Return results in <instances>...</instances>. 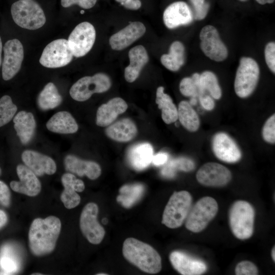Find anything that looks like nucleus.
Listing matches in <instances>:
<instances>
[{
  "label": "nucleus",
  "mask_w": 275,
  "mask_h": 275,
  "mask_svg": "<svg viewBox=\"0 0 275 275\" xmlns=\"http://www.w3.org/2000/svg\"><path fill=\"white\" fill-rule=\"evenodd\" d=\"M61 229L59 218L49 216L33 221L29 233V246L32 253L38 256L51 253L54 249Z\"/></svg>",
  "instance_id": "obj_1"
},
{
  "label": "nucleus",
  "mask_w": 275,
  "mask_h": 275,
  "mask_svg": "<svg viewBox=\"0 0 275 275\" xmlns=\"http://www.w3.org/2000/svg\"><path fill=\"white\" fill-rule=\"evenodd\" d=\"M122 253L129 262L145 272L155 274L161 269V259L158 253L150 245L137 239H126Z\"/></svg>",
  "instance_id": "obj_2"
},
{
  "label": "nucleus",
  "mask_w": 275,
  "mask_h": 275,
  "mask_svg": "<svg viewBox=\"0 0 275 275\" xmlns=\"http://www.w3.org/2000/svg\"><path fill=\"white\" fill-rule=\"evenodd\" d=\"M255 210L250 203L242 200L235 202L229 212V221L233 235L241 240L250 238L254 231Z\"/></svg>",
  "instance_id": "obj_3"
},
{
  "label": "nucleus",
  "mask_w": 275,
  "mask_h": 275,
  "mask_svg": "<svg viewBox=\"0 0 275 275\" xmlns=\"http://www.w3.org/2000/svg\"><path fill=\"white\" fill-rule=\"evenodd\" d=\"M11 13L15 23L23 29L37 30L46 22L43 9L34 0H19L14 3Z\"/></svg>",
  "instance_id": "obj_4"
},
{
  "label": "nucleus",
  "mask_w": 275,
  "mask_h": 275,
  "mask_svg": "<svg viewBox=\"0 0 275 275\" xmlns=\"http://www.w3.org/2000/svg\"><path fill=\"white\" fill-rule=\"evenodd\" d=\"M191 204L192 197L189 192L175 191L165 207L161 223L169 228L180 227L185 221Z\"/></svg>",
  "instance_id": "obj_5"
},
{
  "label": "nucleus",
  "mask_w": 275,
  "mask_h": 275,
  "mask_svg": "<svg viewBox=\"0 0 275 275\" xmlns=\"http://www.w3.org/2000/svg\"><path fill=\"white\" fill-rule=\"evenodd\" d=\"M218 208L216 200L212 197L199 199L191 207L185 219L186 229L194 233L201 232L215 216Z\"/></svg>",
  "instance_id": "obj_6"
},
{
  "label": "nucleus",
  "mask_w": 275,
  "mask_h": 275,
  "mask_svg": "<svg viewBox=\"0 0 275 275\" xmlns=\"http://www.w3.org/2000/svg\"><path fill=\"white\" fill-rule=\"evenodd\" d=\"M259 74V66L253 59L249 57L241 58L234 82L236 95L240 98L249 96L256 88Z\"/></svg>",
  "instance_id": "obj_7"
},
{
  "label": "nucleus",
  "mask_w": 275,
  "mask_h": 275,
  "mask_svg": "<svg viewBox=\"0 0 275 275\" xmlns=\"http://www.w3.org/2000/svg\"><path fill=\"white\" fill-rule=\"evenodd\" d=\"M111 86L109 77L103 73H98L93 76H84L78 79L71 87L69 93L74 100L84 101L94 93L107 91Z\"/></svg>",
  "instance_id": "obj_8"
},
{
  "label": "nucleus",
  "mask_w": 275,
  "mask_h": 275,
  "mask_svg": "<svg viewBox=\"0 0 275 275\" xmlns=\"http://www.w3.org/2000/svg\"><path fill=\"white\" fill-rule=\"evenodd\" d=\"M73 57L68 40L59 39L52 41L46 46L39 62L45 67L56 68L68 65Z\"/></svg>",
  "instance_id": "obj_9"
},
{
  "label": "nucleus",
  "mask_w": 275,
  "mask_h": 275,
  "mask_svg": "<svg viewBox=\"0 0 275 275\" xmlns=\"http://www.w3.org/2000/svg\"><path fill=\"white\" fill-rule=\"evenodd\" d=\"M96 39V31L89 22L76 25L70 34L68 42L73 56L79 58L85 56L92 48Z\"/></svg>",
  "instance_id": "obj_10"
},
{
  "label": "nucleus",
  "mask_w": 275,
  "mask_h": 275,
  "mask_svg": "<svg viewBox=\"0 0 275 275\" xmlns=\"http://www.w3.org/2000/svg\"><path fill=\"white\" fill-rule=\"evenodd\" d=\"M98 205L93 202L88 203L80 214L79 226L82 234L91 243L98 244L104 238L105 231L97 220Z\"/></svg>",
  "instance_id": "obj_11"
},
{
  "label": "nucleus",
  "mask_w": 275,
  "mask_h": 275,
  "mask_svg": "<svg viewBox=\"0 0 275 275\" xmlns=\"http://www.w3.org/2000/svg\"><path fill=\"white\" fill-rule=\"evenodd\" d=\"M200 39L202 51L210 59L221 62L227 58V48L213 26L208 25L204 26L200 32Z\"/></svg>",
  "instance_id": "obj_12"
},
{
  "label": "nucleus",
  "mask_w": 275,
  "mask_h": 275,
  "mask_svg": "<svg viewBox=\"0 0 275 275\" xmlns=\"http://www.w3.org/2000/svg\"><path fill=\"white\" fill-rule=\"evenodd\" d=\"M2 77L5 80L12 79L19 71L23 60V47L17 39L7 41L4 46Z\"/></svg>",
  "instance_id": "obj_13"
},
{
  "label": "nucleus",
  "mask_w": 275,
  "mask_h": 275,
  "mask_svg": "<svg viewBox=\"0 0 275 275\" xmlns=\"http://www.w3.org/2000/svg\"><path fill=\"white\" fill-rule=\"evenodd\" d=\"M196 178L198 181L203 185L221 187L230 181L232 175L225 166L218 163L207 162L198 171Z\"/></svg>",
  "instance_id": "obj_14"
},
{
  "label": "nucleus",
  "mask_w": 275,
  "mask_h": 275,
  "mask_svg": "<svg viewBox=\"0 0 275 275\" xmlns=\"http://www.w3.org/2000/svg\"><path fill=\"white\" fill-rule=\"evenodd\" d=\"M169 259L174 269L183 275H199L207 269L204 262L180 251L171 252Z\"/></svg>",
  "instance_id": "obj_15"
},
{
  "label": "nucleus",
  "mask_w": 275,
  "mask_h": 275,
  "mask_svg": "<svg viewBox=\"0 0 275 275\" xmlns=\"http://www.w3.org/2000/svg\"><path fill=\"white\" fill-rule=\"evenodd\" d=\"M212 149L215 156L220 160L234 163L240 160L241 152L234 141L226 133L216 134L212 140Z\"/></svg>",
  "instance_id": "obj_16"
},
{
  "label": "nucleus",
  "mask_w": 275,
  "mask_h": 275,
  "mask_svg": "<svg viewBox=\"0 0 275 275\" xmlns=\"http://www.w3.org/2000/svg\"><path fill=\"white\" fill-rule=\"evenodd\" d=\"M16 171L19 181L10 182L12 189L31 197L39 194L41 185L37 176L26 166L22 164L17 166Z\"/></svg>",
  "instance_id": "obj_17"
},
{
  "label": "nucleus",
  "mask_w": 275,
  "mask_h": 275,
  "mask_svg": "<svg viewBox=\"0 0 275 275\" xmlns=\"http://www.w3.org/2000/svg\"><path fill=\"white\" fill-rule=\"evenodd\" d=\"M146 27L141 22L135 21L113 34L109 43L112 48L115 50H122L144 35Z\"/></svg>",
  "instance_id": "obj_18"
},
{
  "label": "nucleus",
  "mask_w": 275,
  "mask_h": 275,
  "mask_svg": "<svg viewBox=\"0 0 275 275\" xmlns=\"http://www.w3.org/2000/svg\"><path fill=\"white\" fill-rule=\"evenodd\" d=\"M25 166L36 176L53 174L57 170L54 161L50 157L33 150H25L21 155Z\"/></svg>",
  "instance_id": "obj_19"
},
{
  "label": "nucleus",
  "mask_w": 275,
  "mask_h": 275,
  "mask_svg": "<svg viewBox=\"0 0 275 275\" xmlns=\"http://www.w3.org/2000/svg\"><path fill=\"white\" fill-rule=\"evenodd\" d=\"M193 19L192 12L184 2H176L171 4L164 10L163 20L169 29H174L181 25L190 23Z\"/></svg>",
  "instance_id": "obj_20"
},
{
  "label": "nucleus",
  "mask_w": 275,
  "mask_h": 275,
  "mask_svg": "<svg viewBox=\"0 0 275 275\" xmlns=\"http://www.w3.org/2000/svg\"><path fill=\"white\" fill-rule=\"evenodd\" d=\"M127 104L122 98L115 97L111 99L98 107L96 113L97 125L105 127L111 125L119 115L127 110Z\"/></svg>",
  "instance_id": "obj_21"
},
{
  "label": "nucleus",
  "mask_w": 275,
  "mask_h": 275,
  "mask_svg": "<svg viewBox=\"0 0 275 275\" xmlns=\"http://www.w3.org/2000/svg\"><path fill=\"white\" fill-rule=\"evenodd\" d=\"M64 164L67 171L80 177L86 176L92 180L98 178L101 173V168L97 163L82 160L73 155L66 156Z\"/></svg>",
  "instance_id": "obj_22"
},
{
  "label": "nucleus",
  "mask_w": 275,
  "mask_h": 275,
  "mask_svg": "<svg viewBox=\"0 0 275 275\" xmlns=\"http://www.w3.org/2000/svg\"><path fill=\"white\" fill-rule=\"evenodd\" d=\"M129 64L124 70V77L128 82L134 81L149 61L147 50L142 45L131 48L128 52Z\"/></svg>",
  "instance_id": "obj_23"
},
{
  "label": "nucleus",
  "mask_w": 275,
  "mask_h": 275,
  "mask_svg": "<svg viewBox=\"0 0 275 275\" xmlns=\"http://www.w3.org/2000/svg\"><path fill=\"white\" fill-rule=\"evenodd\" d=\"M153 156L152 146L148 143H139L131 146L127 153L129 164L136 171L147 168L152 162Z\"/></svg>",
  "instance_id": "obj_24"
},
{
  "label": "nucleus",
  "mask_w": 275,
  "mask_h": 275,
  "mask_svg": "<svg viewBox=\"0 0 275 275\" xmlns=\"http://www.w3.org/2000/svg\"><path fill=\"white\" fill-rule=\"evenodd\" d=\"M137 131L134 123L129 118H124L109 125L105 130V134L114 141L127 142L135 137Z\"/></svg>",
  "instance_id": "obj_25"
},
{
  "label": "nucleus",
  "mask_w": 275,
  "mask_h": 275,
  "mask_svg": "<svg viewBox=\"0 0 275 275\" xmlns=\"http://www.w3.org/2000/svg\"><path fill=\"white\" fill-rule=\"evenodd\" d=\"M14 127L21 143L28 144L33 139L36 128V121L31 113L20 111L14 117Z\"/></svg>",
  "instance_id": "obj_26"
},
{
  "label": "nucleus",
  "mask_w": 275,
  "mask_h": 275,
  "mask_svg": "<svg viewBox=\"0 0 275 275\" xmlns=\"http://www.w3.org/2000/svg\"><path fill=\"white\" fill-rule=\"evenodd\" d=\"M46 127L50 131L63 134L75 133L78 128L72 116L66 111L53 115L47 121Z\"/></svg>",
  "instance_id": "obj_27"
},
{
  "label": "nucleus",
  "mask_w": 275,
  "mask_h": 275,
  "mask_svg": "<svg viewBox=\"0 0 275 275\" xmlns=\"http://www.w3.org/2000/svg\"><path fill=\"white\" fill-rule=\"evenodd\" d=\"M156 103L161 111V118L167 124L174 123L178 119V109L171 97L164 93V88H157L156 93Z\"/></svg>",
  "instance_id": "obj_28"
},
{
  "label": "nucleus",
  "mask_w": 275,
  "mask_h": 275,
  "mask_svg": "<svg viewBox=\"0 0 275 275\" xmlns=\"http://www.w3.org/2000/svg\"><path fill=\"white\" fill-rule=\"evenodd\" d=\"M184 47L178 41L172 43L168 54H164L160 58L161 64L172 71H178L184 63Z\"/></svg>",
  "instance_id": "obj_29"
},
{
  "label": "nucleus",
  "mask_w": 275,
  "mask_h": 275,
  "mask_svg": "<svg viewBox=\"0 0 275 275\" xmlns=\"http://www.w3.org/2000/svg\"><path fill=\"white\" fill-rule=\"evenodd\" d=\"M144 191L145 187L141 183L124 185L119 189L117 201L124 207L130 208L141 199Z\"/></svg>",
  "instance_id": "obj_30"
},
{
  "label": "nucleus",
  "mask_w": 275,
  "mask_h": 275,
  "mask_svg": "<svg viewBox=\"0 0 275 275\" xmlns=\"http://www.w3.org/2000/svg\"><path fill=\"white\" fill-rule=\"evenodd\" d=\"M62 101V97L52 82L45 85L37 99L39 107L43 111L53 109L58 106Z\"/></svg>",
  "instance_id": "obj_31"
},
{
  "label": "nucleus",
  "mask_w": 275,
  "mask_h": 275,
  "mask_svg": "<svg viewBox=\"0 0 275 275\" xmlns=\"http://www.w3.org/2000/svg\"><path fill=\"white\" fill-rule=\"evenodd\" d=\"M75 178V176L70 173L64 174L61 178L64 189L61 194V200L67 209L75 208L80 202V197L73 186Z\"/></svg>",
  "instance_id": "obj_32"
},
{
  "label": "nucleus",
  "mask_w": 275,
  "mask_h": 275,
  "mask_svg": "<svg viewBox=\"0 0 275 275\" xmlns=\"http://www.w3.org/2000/svg\"><path fill=\"white\" fill-rule=\"evenodd\" d=\"M178 119L182 126L190 131H196L199 127L198 115L187 101H182L179 103Z\"/></svg>",
  "instance_id": "obj_33"
},
{
  "label": "nucleus",
  "mask_w": 275,
  "mask_h": 275,
  "mask_svg": "<svg viewBox=\"0 0 275 275\" xmlns=\"http://www.w3.org/2000/svg\"><path fill=\"white\" fill-rule=\"evenodd\" d=\"M195 165L194 161L186 157H179L170 160L161 171V175L166 178L175 177L178 170L189 172L193 170Z\"/></svg>",
  "instance_id": "obj_34"
},
{
  "label": "nucleus",
  "mask_w": 275,
  "mask_h": 275,
  "mask_svg": "<svg viewBox=\"0 0 275 275\" xmlns=\"http://www.w3.org/2000/svg\"><path fill=\"white\" fill-rule=\"evenodd\" d=\"M200 83L205 91H208L215 99H219L222 96L221 89L215 75L210 71H205L200 75Z\"/></svg>",
  "instance_id": "obj_35"
},
{
  "label": "nucleus",
  "mask_w": 275,
  "mask_h": 275,
  "mask_svg": "<svg viewBox=\"0 0 275 275\" xmlns=\"http://www.w3.org/2000/svg\"><path fill=\"white\" fill-rule=\"evenodd\" d=\"M17 110L10 96L4 95L0 99V127L9 122Z\"/></svg>",
  "instance_id": "obj_36"
},
{
  "label": "nucleus",
  "mask_w": 275,
  "mask_h": 275,
  "mask_svg": "<svg viewBox=\"0 0 275 275\" xmlns=\"http://www.w3.org/2000/svg\"><path fill=\"white\" fill-rule=\"evenodd\" d=\"M0 267L5 274H11L17 270L18 261L11 254L4 253L0 257Z\"/></svg>",
  "instance_id": "obj_37"
},
{
  "label": "nucleus",
  "mask_w": 275,
  "mask_h": 275,
  "mask_svg": "<svg viewBox=\"0 0 275 275\" xmlns=\"http://www.w3.org/2000/svg\"><path fill=\"white\" fill-rule=\"evenodd\" d=\"M179 89L184 96L191 97L198 96V87L191 77L183 78L180 82Z\"/></svg>",
  "instance_id": "obj_38"
},
{
  "label": "nucleus",
  "mask_w": 275,
  "mask_h": 275,
  "mask_svg": "<svg viewBox=\"0 0 275 275\" xmlns=\"http://www.w3.org/2000/svg\"><path fill=\"white\" fill-rule=\"evenodd\" d=\"M264 140L269 143H275V115L273 114L266 121L262 129Z\"/></svg>",
  "instance_id": "obj_39"
},
{
  "label": "nucleus",
  "mask_w": 275,
  "mask_h": 275,
  "mask_svg": "<svg viewBox=\"0 0 275 275\" xmlns=\"http://www.w3.org/2000/svg\"><path fill=\"white\" fill-rule=\"evenodd\" d=\"M237 275H256L258 274L257 266L249 261H242L238 263L235 267Z\"/></svg>",
  "instance_id": "obj_40"
},
{
  "label": "nucleus",
  "mask_w": 275,
  "mask_h": 275,
  "mask_svg": "<svg viewBox=\"0 0 275 275\" xmlns=\"http://www.w3.org/2000/svg\"><path fill=\"white\" fill-rule=\"evenodd\" d=\"M195 10V18L197 20L204 19L207 14L209 5L205 0H190Z\"/></svg>",
  "instance_id": "obj_41"
},
{
  "label": "nucleus",
  "mask_w": 275,
  "mask_h": 275,
  "mask_svg": "<svg viewBox=\"0 0 275 275\" xmlns=\"http://www.w3.org/2000/svg\"><path fill=\"white\" fill-rule=\"evenodd\" d=\"M265 58L266 64L270 70L275 72V43L273 42L267 43L265 48Z\"/></svg>",
  "instance_id": "obj_42"
},
{
  "label": "nucleus",
  "mask_w": 275,
  "mask_h": 275,
  "mask_svg": "<svg viewBox=\"0 0 275 275\" xmlns=\"http://www.w3.org/2000/svg\"><path fill=\"white\" fill-rule=\"evenodd\" d=\"M97 0H61V5L64 8L69 7L73 5H77L85 9H90L94 6Z\"/></svg>",
  "instance_id": "obj_43"
},
{
  "label": "nucleus",
  "mask_w": 275,
  "mask_h": 275,
  "mask_svg": "<svg viewBox=\"0 0 275 275\" xmlns=\"http://www.w3.org/2000/svg\"><path fill=\"white\" fill-rule=\"evenodd\" d=\"M10 202V192L8 186L0 180V203L5 206H8Z\"/></svg>",
  "instance_id": "obj_44"
},
{
  "label": "nucleus",
  "mask_w": 275,
  "mask_h": 275,
  "mask_svg": "<svg viewBox=\"0 0 275 275\" xmlns=\"http://www.w3.org/2000/svg\"><path fill=\"white\" fill-rule=\"evenodd\" d=\"M199 98L201 104L204 108L208 111H211L213 109L215 106V103L211 97L204 94Z\"/></svg>",
  "instance_id": "obj_45"
},
{
  "label": "nucleus",
  "mask_w": 275,
  "mask_h": 275,
  "mask_svg": "<svg viewBox=\"0 0 275 275\" xmlns=\"http://www.w3.org/2000/svg\"><path fill=\"white\" fill-rule=\"evenodd\" d=\"M168 160V155L166 153L160 152L153 155L152 162L156 166H159L166 163Z\"/></svg>",
  "instance_id": "obj_46"
},
{
  "label": "nucleus",
  "mask_w": 275,
  "mask_h": 275,
  "mask_svg": "<svg viewBox=\"0 0 275 275\" xmlns=\"http://www.w3.org/2000/svg\"><path fill=\"white\" fill-rule=\"evenodd\" d=\"M122 5H123L126 9L132 10H136L141 7V2L140 0H129L125 2Z\"/></svg>",
  "instance_id": "obj_47"
},
{
  "label": "nucleus",
  "mask_w": 275,
  "mask_h": 275,
  "mask_svg": "<svg viewBox=\"0 0 275 275\" xmlns=\"http://www.w3.org/2000/svg\"><path fill=\"white\" fill-rule=\"evenodd\" d=\"M73 186L76 192H82L85 189L84 182L79 179L75 178L73 183Z\"/></svg>",
  "instance_id": "obj_48"
},
{
  "label": "nucleus",
  "mask_w": 275,
  "mask_h": 275,
  "mask_svg": "<svg viewBox=\"0 0 275 275\" xmlns=\"http://www.w3.org/2000/svg\"><path fill=\"white\" fill-rule=\"evenodd\" d=\"M7 222V216L5 212L0 210V228L3 227Z\"/></svg>",
  "instance_id": "obj_49"
},
{
  "label": "nucleus",
  "mask_w": 275,
  "mask_h": 275,
  "mask_svg": "<svg viewBox=\"0 0 275 275\" xmlns=\"http://www.w3.org/2000/svg\"><path fill=\"white\" fill-rule=\"evenodd\" d=\"M259 4L264 5L266 4L272 3L274 0H256Z\"/></svg>",
  "instance_id": "obj_50"
},
{
  "label": "nucleus",
  "mask_w": 275,
  "mask_h": 275,
  "mask_svg": "<svg viewBox=\"0 0 275 275\" xmlns=\"http://www.w3.org/2000/svg\"><path fill=\"white\" fill-rule=\"evenodd\" d=\"M189 103L190 105H195L197 103V99H196V97H191Z\"/></svg>",
  "instance_id": "obj_51"
},
{
  "label": "nucleus",
  "mask_w": 275,
  "mask_h": 275,
  "mask_svg": "<svg viewBox=\"0 0 275 275\" xmlns=\"http://www.w3.org/2000/svg\"><path fill=\"white\" fill-rule=\"evenodd\" d=\"M2 42L0 37V66L2 64Z\"/></svg>",
  "instance_id": "obj_52"
},
{
  "label": "nucleus",
  "mask_w": 275,
  "mask_h": 275,
  "mask_svg": "<svg viewBox=\"0 0 275 275\" xmlns=\"http://www.w3.org/2000/svg\"><path fill=\"white\" fill-rule=\"evenodd\" d=\"M274 254H275V248H274V246H273V248L272 249V250H271V255L272 259L273 260L274 262L275 261Z\"/></svg>",
  "instance_id": "obj_53"
},
{
  "label": "nucleus",
  "mask_w": 275,
  "mask_h": 275,
  "mask_svg": "<svg viewBox=\"0 0 275 275\" xmlns=\"http://www.w3.org/2000/svg\"><path fill=\"white\" fill-rule=\"evenodd\" d=\"M117 2L120 3L121 5L124 4L125 2L129 1V0H116Z\"/></svg>",
  "instance_id": "obj_54"
},
{
  "label": "nucleus",
  "mask_w": 275,
  "mask_h": 275,
  "mask_svg": "<svg viewBox=\"0 0 275 275\" xmlns=\"http://www.w3.org/2000/svg\"><path fill=\"white\" fill-rule=\"evenodd\" d=\"M102 222H103V223H104V224H106V222H107V219H105V220H104V219H103Z\"/></svg>",
  "instance_id": "obj_55"
},
{
  "label": "nucleus",
  "mask_w": 275,
  "mask_h": 275,
  "mask_svg": "<svg viewBox=\"0 0 275 275\" xmlns=\"http://www.w3.org/2000/svg\"><path fill=\"white\" fill-rule=\"evenodd\" d=\"M97 275H106V274H107L106 273H97Z\"/></svg>",
  "instance_id": "obj_56"
},
{
  "label": "nucleus",
  "mask_w": 275,
  "mask_h": 275,
  "mask_svg": "<svg viewBox=\"0 0 275 275\" xmlns=\"http://www.w3.org/2000/svg\"><path fill=\"white\" fill-rule=\"evenodd\" d=\"M84 12H85L84 11H80V13H81V14L84 13Z\"/></svg>",
  "instance_id": "obj_57"
},
{
  "label": "nucleus",
  "mask_w": 275,
  "mask_h": 275,
  "mask_svg": "<svg viewBox=\"0 0 275 275\" xmlns=\"http://www.w3.org/2000/svg\"><path fill=\"white\" fill-rule=\"evenodd\" d=\"M239 1L241 2H244V1H246V0H239Z\"/></svg>",
  "instance_id": "obj_58"
},
{
  "label": "nucleus",
  "mask_w": 275,
  "mask_h": 275,
  "mask_svg": "<svg viewBox=\"0 0 275 275\" xmlns=\"http://www.w3.org/2000/svg\"><path fill=\"white\" fill-rule=\"evenodd\" d=\"M1 169H0V174H1Z\"/></svg>",
  "instance_id": "obj_59"
}]
</instances>
